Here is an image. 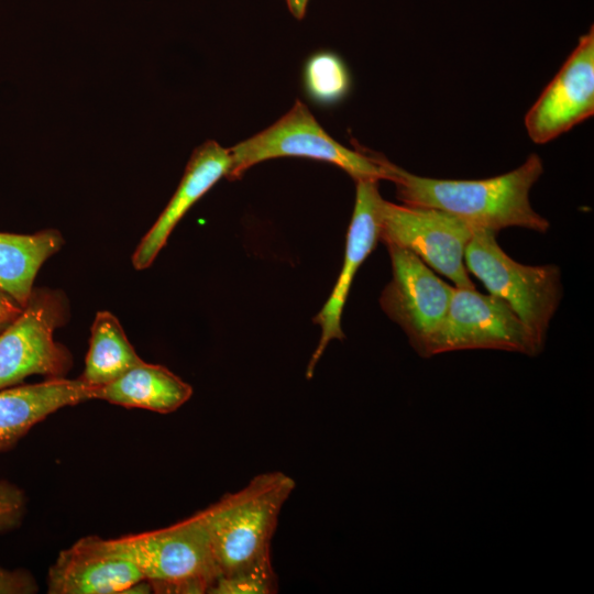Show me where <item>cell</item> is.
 <instances>
[{"instance_id":"obj_4","label":"cell","mask_w":594,"mask_h":594,"mask_svg":"<svg viewBox=\"0 0 594 594\" xmlns=\"http://www.w3.org/2000/svg\"><path fill=\"white\" fill-rule=\"evenodd\" d=\"M496 234L475 228L465 248V267L517 315L543 346L563 296L561 271L554 264L531 266L516 262L498 245Z\"/></svg>"},{"instance_id":"obj_7","label":"cell","mask_w":594,"mask_h":594,"mask_svg":"<svg viewBox=\"0 0 594 594\" xmlns=\"http://www.w3.org/2000/svg\"><path fill=\"white\" fill-rule=\"evenodd\" d=\"M493 349L537 355L543 346L499 298L475 288H458L431 338L427 358L451 351Z\"/></svg>"},{"instance_id":"obj_15","label":"cell","mask_w":594,"mask_h":594,"mask_svg":"<svg viewBox=\"0 0 594 594\" xmlns=\"http://www.w3.org/2000/svg\"><path fill=\"white\" fill-rule=\"evenodd\" d=\"M191 395L193 387L166 366L144 361L95 391V399L160 414L177 410Z\"/></svg>"},{"instance_id":"obj_11","label":"cell","mask_w":594,"mask_h":594,"mask_svg":"<svg viewBox=\"0 0 594 594\" xmlns=\"http://www.w3.org/2000/svg\"><path fill=\"white\" fill-rule=\"evenodd\" d=\"M378 182L370 178L355 180V204L346 234L344 261L328 300L314 318V322L321 327V337L307 366V378H311L329 342L344 338L341 317L353 278L381 237L384 199L378 190Z\"/></svg>"},{"instance_id":"obj_10","label":"cell","mask_w":594,"mask_h":594,"mask_svg":"<svg viewBox=\"0 0 594 594\" xmlns=\"http://www.w3.org/2000/svg\"><path fill=\"white\" fill-rule=\"evenodd\" d=\"M594 113V29L575 48L525 116V128L537 144L548 143Z\"/></svg>"},{"instance_id":"obj_9","label":"cell","mask_w":594,"mask_h":594,"mask_svg":"<svg viewBox=\"0 0 594 594\" xmlns=\"http://www.w3.org/2000/svg\"><path fill=\"white\" fill-rule=\"evenodd\" d=\"M386 246L393 277L381 294V307L402 327L413 348L427 358L429 342L448 311L454 287L440 279L411 251Z\"/></svg>"},{"instance_id":"obj_3","label":"cell","mask_w":594,"mask_h":594,"mask_svg":"<svg viewBox=\"0 0 594 594\" xmlns=\"http://www.w3.org/2000/svg\"><path fill=\"white\" fill-rule=\"evenodd\" d=\"M155 593H209L219 568L201 510L169 527L111 539Z\"/></svg>"},{"instance_id":"obj_5","label":"cell","mask_w":594,"mask_h":594,"mask_svg":"<svg viewBox=\"0 0 594 594\" xmlns=\"http://www.w3.org/2000/svg\"><path fill=\"white\" fill-rule=\"evenodd\" d=\"M228 179H239L257 163L277 157H305L333 164L354 180L388 179L384 156L367 150H351L337 142L319 124L306 105L296 100L282 118L265 130L229 147Z\"/></svg>"},{"instance_id":"obj_21","label":"cell","mask_w":594,"mask_h":594,"mask_svg":"<svg viewBox=\"0 0 594 594\" xmlns=\"http://www.w3.org/2000/svg\"><path fill=\"white\" fill-rule=\"evenodd\" d=\"M36 591L35 580L29 572L0 568V594H28Z\"/></svg>"},{"instance_id":"obj_18","label":"cell","mask_w":594,"mask_h":594,"mask_svg":"<svg viewBox=\"0 0 594 594\" xmlns=\"http://www.w3.org/2000/svg\"><path fill=\"white\" fill-rule=\"evenodd\" d=\"M302 86L312 102L331 107L349 96L352 79L342 57L331 51H318L304 64Z\"/></svg>"},{"instance_id":"obj_13","label":"cell","mask_w":594,"mask_h":594,"mask_svg":"<svg viewBox=\"0 0 594 594\" xmlns=\"http://www.w3.org/2000/svg\"><path fill=\"white\" fill-rule=\"evenodd\" d=\"M231 164L229 148L213 140L195 148L176 191L132 255L135 270L152 265L179 220L216 183L228 177Z\"/></svg>"},{"instance_id":"obj_6","label":"cell","mask_w":594,"mask_h":594,"mask_svg":"<svg viewBox=\"0 0 594 594\" xmlns=\"http://www.w3.org/2000/svg\"><path fill=\"white\" fill-rule=\"evenodd\" d=\"M67 317V298L61 290L33 289L20 315L0 332V389L33 374L64 377L72 355L55 341L54 331Z\"/></svg>"},{"instance_id":"obj_23","label":"cell","mask_w":594,"mask_h":594,"mask_svg":"<svg viewBox=\"0 0 594 594\" xmlns=\"http://www.w3.org/2000/svg\"><path fill=\"white\" fill-rule=\"evenodd\" d=\"M309 0H286L290 13L298 20H301L307 11Z\"/></svg>"},{"instance_id":"obj_22","label":"cell","mask_w":594,"mask_h":594,"mask_svg":"<svg viewBox=\"0 0 594 594\" xmlns=\"http://www.w3.org/2000/svg\"><path fill=\"white\" fill-rule=\"evenodd\" d=\"M21 311L22 307L0 289V332L11 323Z\"/></svg>"},{"instance_id":"obj_8","label":"cell","mask_w":594,"mask_h":594,"mask_svg":"<svg viewBox=\"0 0 594 594\" xmlns=\"http://www.w3.org/2000/svg\"><path fill=\"white\" fill-rule=\"evenodd\" d=\"M475 227L435 208L382 204L380 240L415 253L458 288H475L464 264V252Z\"/></svg>"},{"instance_id":"obj_2","label":"cell","mask_w":594,"mask_h":594,"mask_svg":"<svg viewBox=\"0 0 594 594\" xmlns=\"http://www.w3.org/2000/svg\"><path fill=\"white\" fill-rule=\"evenodd\" d=\"M295 486L283 472L262 473L201 510L220 576L271 558L280 510Z\"/></svg>"},{"instance_id":"obj_16","label":"cell","mask_w":594,"mask_h":594,"mask_svg":"<svg viewBox=\"0 0 594 594\" xmlns=\"http://www.w3.org/2000/svg\"><path fill=\"white\" fill-rule=\"evenodd\" d=\"M63 245V235L55 229L33 234L0 232V289L23 308L38 270Z\"/></svg>"},{"instance_id":"obj_12","label":"cell","mask_w":594,"mask_h":594,"mask_svg":"<svg viewBox=\"0 0 594 594\" xmlns=\"http://www.w3.org/2000/svg\"><path fill=\"white\" fill-rule=\"evenodd\" d=\"M143 580L111 539L87 536L59 552L47 574L50 594L124 593Z\"/></svg>"},{"instance_id":"obj_19","label":"cell","mask_w":594,"mask_h":594,"mask_svg":"<svg viewBox=\"0 0 594 594\" xmlns=\"http://www.w3.org/2000/svg\"><path fill=\"white\" fill-rule=\"evenodd\" d=\"M277 580L271 558L229 575L219 576L210 594H271L277 592Z\"/></svg>"},{"instance_id":"obj_17","label":"cell","mask_w":594,"mask_h":594,"mask_svg":"<svg viewBox=\"0 0 594 594\" xmlns=\"http://www.w3.org/2000/svg\"><path fill=\"white\" fill-rule=\"evenodd\" d=\"M142 361L118 318L110 311H98L91 326L85 369L79 377L92 387H100Z\"/></svg>"},{"instance_id":"obj_14","label":"cell","mask_w":594,"mask_h":594,"mask_svg":"<svg viewBox=\"0 0 594 594\" xmlns=\"http://www.w3.org/2000/svg\"><path fill=\"white\" fill-rule=\"evenodd\" d=\"M96 387L80 377L0 389V451L13 446L34 425L56 410L95 399Z\"/></svg>"},{"instance_id":"obj_20","label":"cell","mask_w":594,"mask_h":594,"mask_svg":"<svg viewBox=\"0 0 594 594\" xmlns=\"http://www.w3.org/2000/svg\"><path fill=\"white\" fill-rule=\"evenodd\" d=\"M24 509V495L14 485L0 483V529L13 527Z\"/></svg>"},{"instance_id":"obj_1","label":"cell","mask_w":594,"mask_h":594,"mask_svg":"<svg viewBox=\"0 0 594 594\" xmlns=\"http://www.w3.org/2000/svg\"><path fill=\"white\" fill-rule=\"evenodd\" d=\"M388 179L397 198L407 206L435 208L455 216L475 228L498 232L520 227L548 231L549 221L532 208L529 194L543 173L536 153L517 168L485 179H439L411 174L384 156Z\"/></svg>"}]
</instances>
